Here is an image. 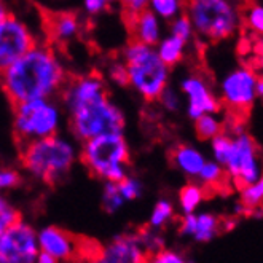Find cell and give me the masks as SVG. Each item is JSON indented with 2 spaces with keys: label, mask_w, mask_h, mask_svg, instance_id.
I'll use <instances>...</instances> for the list:
<instances>
[{
  "label": "cell",
  "mask_w": 263,
  "mask_h": 263,
  "mask_svg": "<svg viewBox=\"0 0 263 263\" xmlns=\"http://www.w3.org/2000/svg\"><path fill=\"white\" fill-rule=\"evenodd\" d=\"M59 98L69 117L72 136L80 144L99 136L125 133L126 117L110 99L107 82L101 73L69 77Z\"/></svg>",
  "instance_id": "6da1fadb"
},
{
  "label": "cell",
  "mask_w": 263,
  "mask_h": 263,
  "mask_svg": "<svg viewBox=\"0 0 263 263\" xmlns=\"http://www.w3.org/2000/svg\"><path fill=\"white\" fill-rule=\"evenodd\" d=\"M67 80L63 58L53 45L43 42L0 72V86L13 105L34 99H56Z\"/></svg>",
  "instance_id": "7a4b0ae2"
},
{
  "label": "cell",
  "mask_w": 263,
  "mask_h": 263,
  "mask_svg": "<svg viewBox=\"0 0 263 263\" xmlns=\"http://www.w3.org/2000/svg\"><path fill=\"white\" fill-rule=\"evenodd\" d=\"M79 158V147L72 139L61 134L21 145V163L24 171L35 180L48 185L63 180Z\"/></svg>",
  "instance_id": "3957f363"
},
{
  "label": "cell",
  "mask_w": 263,
  "mask_h": 263,
  "mask_svg": "<svg viewBox=\"0 0 263 263\" xmlns=\"http://www.w3.org/2000/svg\"><path fill=\"white\" fill-rule=\"evenodd\" d=\"M242 11L241 0H187L185 4L195 37L209 43L235 37L242 26Z\"/></svg>",
  "instance_id": "277c9868"
},
{
  "label": "cell",
  "mask_w": 263,
  "mask_h": 263,
  "mask_svg": "<svg viewBox=\"0 0 263 263\" xmlns=\"http://www.w3.org/2000/svg\"><path fill=\"white\" fill-rule=\"evenodd\" d=\"M120 58L126 66L128 86L144 101H157L169 86L171 69L160 59L155 46L129 40Z\"/></svg>",
  "instance_id": "5b68a950"
},
{
  "label": "cell",
  "mask_w": 263,
  "mask_h": 263,
  "mask_svg": "<svg viewBox=\"0 0 263 263\" xmlns=\"http://www.w3.org/2000/svg\"><path fill=\"white\" fill-rule=\"evenodd\" d=\"M131 152L123 134H105L83 142L80 160L88 171L104 182H121L128 177Z\"/></svg>",
  "instance_id": "8992f818"
},
{
  "label": "cell",
  "mask_w": 263,
  "mask_h": 263,
  "mask_svg": "<svg viewBox=\"0 0 263 263\" xmlns=\"http://www.w3.org/2000/svg\"><path fill=\"white\" fill-rule=\"evenodd\" d=\"M63 107L56 99H34L13 105V133L20 145L59 134Z\"/></svg>",
  "instance_id": "52a82bcc"
},
{
  "label": "cell",
  "mask_w": 263,
  "mask_h": 263,
  "mask_svg": "<svg viewBox=\"0 0 263 263\" xmlns=\"http://www.w3.org/2000/svg\"><path fill=\"white\" fill-rule=\"evenodd\" d=\"M223 169L241 189L255 182L263 174L260 153L251 134L239 129L233 136V147Z\"/></svg>",
  "instance_id": "ba28073f"
},
{
  "label": "cell",
  "mask_w": 263,
  "mask_h": 263,
  "mask_svg": "<svg viewBox=\"0 0 263 263\" xmlns=\"http://www.w3.org/2000/svg\"><path fill=\"white\" fill-rule=\"evenodd\" d=\"M37 43L39 39L30 24L18 14L10 13L0 23V72L24 56Z\"/></svg>",
  "instance_id": "9c48e42d"
},
{
  "label": "cell",
  "mask_w": 263,
  "mask_h": 263,
  "mask_svg": "<svg viewBox=\"0 0 263 263\" xmlns=\"http://www.w3.org/2000/svg\"><path fill=\"white\" fill-rule=\"evenodd\" d=\"M258 75L249 66H236L223 75L219 85L220 102L233 110L251 109L257 98Z\"/></svg>",
  "instance_id": "30bf717a"
},
{
  "label": "cell",
  "mask_w": 263,
  "mask_h": 263,
  "mask_svg": "<svg viewBox=\"0 0 263 263\" xmlns=\"http://www.w3.org/2000/svg\"><path fill=\"white\" fill-rule=\"evenodd\" d=\"M39 254L37 231L24 220L0 235V263H35Z\"/></svg>",
  "instance_id": "8fae6325"
},
{
  "label": "cell",
  "mask_w": 263,
  "mask_h": 263,
  "mask_svg": "<svg viewBox=\"0 0 263 263\" xmlns=\"http://www.w3.org/2000/svg\"><path fill=\"white\" fill-rule=\"evenodd\" d=\"M179 91L187 102V115L193 121L220 110V99L215 96L209 82L199 73H189L180 80Z\"/></svg>",
  "instance_id": "7c38bea8"
},
{
  "label": "cell",
  "mask_w": 263,
  "mask_h": 263,
  "mask_svg": "<svg viewBox=\"0 0 263 263\" xmlns=\"http://www.w3.org/2000/svg\"><path fill=\"white\" fill-rule=\"evenodd\" d=\"M148 258L136 233L115 236L89 260V263H145Z\"/></svg>",
  "instance_id": "4fadbf2b"
},
{
  "label": "cell",
  "mask_w": 263,
  "mask_h": 263,
  "mask_svg": "<svg viewBox=\"0 0 263 263\" xmlns=\"http://www.w3.org/2000/svg\"><path fill=\"white\" fill-rule=\"evenodd\" d=\"M37 241H39L40 252L51 255L59 263L75 258V255L80 251L77 239L70 233L51 225L43 227L42 230L37 231Z\"/></svg>",
  "instance_id": "5bb4252c"
},
{
  "label": "cell",
  "mask_w": 263,
  "mask_h": 263,
  "mask_svg": "<svg viewBox=\"0 0 263 263\" xmlns=\"http://www.w3.org/2000/svg\"><path fill=\"white\" fill-rule=\"evenodd\" d=\"M48 39L54 45H66L79 39L83 30V20L80 13L72 10H58L48 14L46 20Z\"/></svg>",
  "instance_id": "9a60e30c"
},
{
  "label": "cell",
  "mask_w": 263,
  "mask_h": 263,
  "mask_svg": "<svg viewBox=\"0 0 263 263\" xmlns=\"http://www.w3.org/2000/svg\"><path fill=\"white\" fill-rule=\"evenodd\" d=\"M163 26L164 23L158 16H155L150 10H145L126 20V27L129 30L131 40L148 46H155L161 40V37L164 35Z\"/></svg>",
  "instance_id": "2e32d148"
},
{
  "label": "cell",
  "mask_w": 263,
  "mask_h": 263,
  "mask_svg": "<svg viewBox=\"0 0 263 263\" xmlns=\"http://www.w3.org/2000/svg\"><path fill=\"white\" fill-rule=\"evenodd\" d=\"M208 158L193 145H179L173 152V163L179 171L190 179H196Z\"/></svg>",
  "instance_id": "e0dca14e"
},
{
  "label": "cell",
  "mask_w": 263,
  "mask_h": 263,
  "mask_svg": "<svg viewBox=\"0 0 263 263\" xmlns=\"http://www.w3.org/2000/svg\"><path fill=\"white\" fill-rule=\"evenodd\" d=\"M187 48H189L187 42H183L182 39H177L171 34L163 35L161 40L155 45V50H157L160 59L169 69H173L174 66L182 63L185 53H187Z\"/></svg>",
  "instance_id": "ac0fdd59"
},
{
  "label": "cell",
  "mask_w": 263,
  "mask_h": 263,
  "mask_svg": "<svg viewBox=\"0 0 263 263\" xmlns=\"http://www.w3.org/2000/svg\"><path fill=\"white\" fill-rule=\"evenodd\" d=\"M220 222L211 212H199L195 214V225L192 239L196 242H209L219 233Z\"/></svg>",
  "instance_id": "d6986e66"
},
{
  "label": "cell",
  "mask_w": 263,
  "mask_h": 263,
  "mask_svg": "<svg viewBox=\"0 0 263 263\" xmlns=\"http://www.w3.org/2000/svg\"><path fill=\"white\" fill-rule=\"evenodd\" d=\"M204 201V189L199 183H187L179 192V208L183 215L196 214L199 206Z\"/></svg>",
  "instance_id": "ffe728a7"
},
{
  "label": "cell",
  "mask_w": 263,
  "mask_h": 263,
  "mask_svg": "<svg viewBox=\"0 0 263 263\" xmlns=\"http://www.w3.org/2000/svg\"><path fill=\"white\" fill-rule=\"evenodd\" d=\"M185 4L187 0H150L148 10L163 23H171L185 13Z\"/></svg>",
  "instance_id": "44dd1931"
},
{
  "label": "cell",
  "mask_w": 263,
  "mask_h": 263,
  "mask_svg": "<svg viewBox=\"0 0 263 263\" xmlns=\"http://www.w3.org/2000/svg\"><path fill=\"white\" fill-rule=\"evenodd\" d=\"M195 131L203 141H212L214 137L223 133V123L217 117V114H208L195 120Z\"/></svg>",
  "instance_id": "7402d4cb"
},
{
  "label": "cell",
  "mask_w": 263,
  "mask_h": 263,
  "mask_svg": "<svg viewBox=\"0 0 263 263\" xmlns=\"http://www.w3.org/2000/svg\"><path fill=\"white\" fill-rule=\"evenodd\" d=\"M173 219H174V206H173V203H171V201H167V199H160L152 209L147 227L152 228V230L160 231Z\"/></svg>",
  "instance_id": "603a6c76"
},
{
  "label": "cell",
  "mask_w": 263,
  "mask_h": 263,
  "mask_svg": "<svg viewBox=\"0 0 263 263\" xmlns=\"http://www.w3.org/2000/svg\"><path fill=\"white\" fill-rule=\"evenodd\" d=\"M239 203L251 211H254L263 204V174L255 182L241 189Z\"/></svg>",
  "instance_id": "cb8c5ba5"
},
{
  "label": "cell",
  "mask_w": 263,
  "mask_h": 263,
  "mask_svg": "<svg viewBox=\"0 0 263 263\" xmlns=\"http://www.w3.org/2000/svg\"><path fill=\"white\" fill-rule=\"evenodd\" d=\"M102 208L105 212L115 214L118 212L123 206L126 204V201L123 199L118 183L117 182H104V189H102Z\"/></svg>",
  "instance_id": "d4e9b609"
},
{
  "label": "cell",
  "mask_w": 263,
  "mask_h": 263,
  "mask_svg": "<svg viewBox=\"0 0 263 263\" xmlns=\"http://www.w3.org/2000/svg\"><path fill=\"white\" fill-rule=\"evenodd\" d=\"M209 144H211V152H212V160L223 167L230 158L231 147H233V137L222 133L217 137H214Z\"/></svg>",
  "instance_id": "484cf974"
},
{
  "label": "cell",
  "mask_w": 263,
  "mask_h": 263,
  "mask_svg": "<svg viewBox=\"0 0 263 263\" xmlns=\"http://www.w3.org/2000/svg\"><path fill=\"white\" fill-rule=\"evenodd\" d=\"M242 23L257 37H263V4H252L242 11Z\"/></svg>",
  "instance_id": "4316f807"
},
{
  "label": "cell",
  "mask_w": 263,
  "mask_h": 263,
  "mask_svg": "<svg viewBox=\"0 0 263 263\" xmlns=\"http://www.w3.org/2000/svg\"><path fill=\"white\" fill-rule=\"evenodd\" d=\"M137 238H139V242L144 247V251L147 252V255H153L160 251L164 249V241L160 235V231L157 230H152V228H144L141 231H137Z\"/></svg>",
  "instance_id": "83f0119b"
},
{
  "label": "cell",
  "mask_w": 263,
  "mask_h": 263,
  "mask_svg": "<svg viewBox=\"0 0 263 263\" xmlns=\"http://www.w3.org/2000/svg\"><path fill=\"white\" fill-rule=\"evenodd\" d=\"M20 220H21L20 211L5 196L0 195V235L5 233L13 225H16Z\"/></svg>",
  "instance_id": "f1b7e54d"
},
{
  "label": "cell",
  "mask_w": 263,
  "mask_h": 263,
  "mask_svg": "<svg viewBox=\"0 0 263 263\" xmlns=\"http://www.w3.org/2000/svg\"><path fill=\"white\" fill-rule=\"evenodd\" d=\"M169 34L177 37V39H182L189 45L195 40V30H193V26H192L187 14L183 13L169 23Z\"/></svg>",
  "instance_id": "f546056e"
},
{
  "label": "cell",
  "mask_w": 263,
  "mask_h": 263,
  "mask_svg": "<svg viewBox=\"0 0 263 263\" xmlns=\"http://www.w3.org/2000/svg\"><path fill=\"white\" fill-rule=\"evenodd\" d=\"M223 176L225 169L214 160H208L196 179L201 182V185H217L219 182H222Z\"/></svg>",
  "instance_id": "4dcf8cb0"
},
{
  "label": "cell",
  "mask_w": 263,
  "mask_h": 263,
  "mask_svg": "<svg viewBox=\"0 0 263 263\" xmlns=\"http://www.w3.org/2000/svg\"><path fill=\"white\" fill-rule=\"evenodd\" d=\"M109 82H112L114 85L117 86H128V73H126V66L125 63L121 61V58L118 59H114L110 61L109 64H107V69H105V77Z\"/></svg>",
  "instance_id": "1f68e13d"
},
{
  "label": "cell",
  "mask_w": 263,
  "mask_h": 263,
  "mask_svg": "<svg viewBox=\"0 0 263 263\" xmlns=\"http://www.w3.org/2000/svg\"><path fill=\"white\" fill-rule=\"evenodd\" d=\"M118 183V189H120V193L123 196V199L129 203V201H134L137 198H141L142 193H144V185L142 182L139 180L137 177H133V176H128L125 177L121 182H117Z\"/></svg>",
  "instance_id": "d6a6232c"
},
{
  "label": "cell",
  "mask_w": 263,
  "mask_h": 263,
  "mask_svg": "<svg viewBox=\"0 0 263 263\" xmlns=\"http://www.w3.org/2000/svg\"><path fill=\"white\" fill-rule=\"evenodd\" d=\"M183 98H182V95H180V91H177V89H174L173 86H167L161 95H160V98L157 99L158 102H160V105L163 107V109L166 110V112H171V114H174V112H179L180 109H182V101Z\"/></svg>",
  "instance_id": "836d02e7"
},
{
  "label": "cell",
  "mask_w": 263,
  "mask_h": 263,
  "mask_svg": "<svg viewBox=\"0 0 263 263\" xmlns=\"http://www.w3.org/2000/svg\"><path fill=\"white\" fill-rule=\"evenodd\" d=\"M117 4L120 5V10L123 13V16H125V21H126V20L136 16V14L148 10L150 0H118Z\"/></svg>",
  "instance_id": "e575fe53"
},
{
  "label": "cell",
  "mask_w": 263,
  "mask_h": 263,
  "mask_svg": "<svg viewBox=\"0 0 263 263\" xmlns=\"http://www.w3.org/2000/svg\"><path fill=\"white\" fill-rule=\"evenodd\" d=\"M145 263H190L183 254L173 251V249H163L157 254H153L147 258Z\"/></svg>",
  "instance_id": "d590c367"
},
{
  "label": "cell",
  "mask_w": 263,
  "mask_h": 263,
  "mask_svg": "<svg viewBox=\"0 0 263 263\" xmlns=\"http://www.w3.org/2000/svg\"><path fill=\"white\" fill-rule=\"evenodd\" d=\"M82 11L88 18H98L107 11L110 4L107 0H80Z\"/></svg>",
  "instance_id": "8d00e7d4"
},
{
  "label": "cell",
  "mask_w": 263,
  "mask_h": 263,
  "mask_svg": "<svg viewBox=\"0 0 263 263\" xmlns=\"http://www.w3.org/2000/svg\"><path fill=\"white\" fill-rule=\"evenodd\" d=\"M254 51H255V58H257L258 69H260L261 73H263V37H257L255 46H254Z\"/></svg>",
  "instance_id": "74e56055"
},
{
  "label": "cell",
  "mask_w": 263,
  "mask_h": 263,
  "mask_svg": "<svg viewBox=\"0 0 263 263\" xmlns=\"http://www.w3.org/2000/svg\"><path fill=\"white\" fill-rule=\"evenodd\" d=\"M35 263H59L56 258H53L51 255H48V254H43V252H40L39 254V257H37V261Z\"/></svg>",
  "instance_id": "f35d334b"
},
{
  "label": "cell",
  "mask_w": 263,
  "mask_h": 263,
  "mask_svg": "<svg viewBox=\"0 0 263 263\" xmlns=\"http://www.w3.org/2000/svg\"><path fill=\"white\" fill-rule=\"evenodd\" d=\"M11 11L8 10V7H7V4L4 2V0H0V23H2L8 14H10Z\"/></svg>",
  "instance_id": "ab89813d"
},
{
  "label": "cell",
  "mask_w": 263,
  "mask_h": 263,
  "mask_svg": "<svg viewBox=\"0 0 263 263\" xmlns=\"http://www.w3.org/2000/svg\"><path fill=\"white\" fill-rule=\"evenodd\" d=\"M257 98L263 99V75L258 77V82H257Z\"/></svg>",
  "instance_id": "60d3db41"
},
{
  "label": "cell",
  "mask_w": 263,
  "mask_h": 263,
  "mask_svg": "<svg viewBox=\"0 0 263 263\" xmlns=\"http://www.w3.org/2000/svg\"><path fill=\"white\" fill-rule=\"evenodd\" d=\"M40 4L46 5V7H53V5H58V4H63L66 0H39Z\"/></svg>",
  "instance_id": "b9f144b4"
},
{
  "label": "cell",
  "mask_w": 263,
  "mask_h": 263,
  "mask_svg": "<svg viewBox=\"0 0 263 263\" xmlns=\"http://www.w3.org/2000/svg\"><path fill=\"white\" fill-rule=\"evenodd\" d=\"M107 2H109V4L112 5V4H117V2H118V0H107Z\"/></svg>",
  "instance_id": "7bdbcfd3"
}]
</instances>
